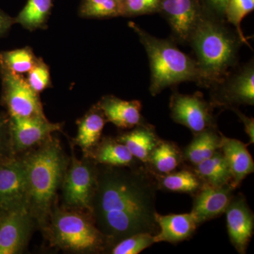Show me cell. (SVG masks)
I'll use <instances>...</instances> for the list:
<instances>
[{
  "label": "cell",
  "mask_w": 254,
  "mask_h": 254,
  "mask_svg": "<svg viewBox=\"0 0 254 254\" xmlns=\"http://www.w3.org/2000/svg\"><path fill=\"white\" fill-rule=\"evenodd\" d=\"M158 184L143 168L98 165L91 215L110 248L136 234H158Z\"/></svg>",
  "instance_id": "obj_1"
},
{
  "label": "cell",
  "mask_w": 254,
  "mask_h": 254,
  "mask_svg": "<svg viewBox=\"0 0 254 254\" xmlns=\"http://www.w3.org/2000/svg\"><path fill=\"white\" fill-rule=\"evenodd\" d=\"M21 155L26 170L28 208L37 229L43 232L57 204L70 158L53 135Z\"/></svg>",
  "instance_id": "obj_2"
},
{
  "label": "cell",
  "mask_w": 254,
  "mask_h": 254,
  "mask_svg": "<svg viewBox=\"0 0 254 254\" xmlns=\"http://www.w3.org/2000/svg\"><path fill=\"white\" fill-rule=\"evenodd\" d=\"M195 55L198 78L202 88H213L238 65L241 46L245 44L227 21L205 16L188 43Z\"/></svg>",
  "instance_id": "obj_3"
},
{
  "label": "cell",
  "mask_w": 254,
  "mask_h": 254,
  "mask_svg": "<svg viewBox=\"0 0 254 254\" xmlns=\"http://www.w3.org/2000/svg\"><path fill=\"white\" fill-rule=\"evenodd\" d=\"M128 26L136 33L148 55L151 95L156 96L182 82L196 83L198 71L194 58L179 49L173 39L157 38L133 21H129Z\"/></svg>",
  "instance_id": "obj_4"
},
{
  "label": "cell",
  "mask_w": 254,
  "mask_h": 254,
  "mask_svg": "<svg viewBox=\"0 0 254 254\" xmlns=\"http://www.w3.org/2000/svg\"><path fill=\"white\" fill-rule=\"evenodd\" d=\"M43 235L51 247L68 253L99 254L108 252L110 248L106 237L97 228L91 213L57 204Z\"/></svg>",
  "instance_id": "obj_5"
},
{
  "label": "cell",
  "mask_w": 254,
  "mask_h": 254,
  "mask_svg": "<svg viewBox=\"0 0 254 254\" xmlns=\"http://www.w3.org/2000/svg\"><path fill=\"white\" fill-rule=\"evenodd\" d=\"M97 175L98 164L89 157L78 159L72 153L60 188V206L91 213Z\"/></svg>",
  "instance_id": "obj_6"
},
{
  "label": "cell",
  "mask_w": 254,
  "mask_h": 254,
  "mask_svg": "<svg viewBox=\"0 0 254 254\" xmlns=\"http://www.w3.org/2000/svg\"><path fill=\"white\" fill-rule=\"evenodd\" d=\"M1 104L10 117L46 118L39 94L33 91L22 74L0 68Z\"/></svg>",
  "instance_id": "obj_7"
},
{
  "label": "cell",
  "mask_w": 254,
  "mask_h": 254,
  "mask_svg": "<svg viewBox=\"0 0 254 254\" xmlns=\"http://www.w3.org/2000/svg\"><path fill=\"white\" fill-rule=\"evenodd\" d=\"M210 98L213 107L226 109L241 105H254V62L237 65L223 81L210 88Z\"/></svg>",
  "instance_id": "obj_8"
},
{
  "label": "cell",
  "mask_w": 254,
  "mask_h": 254,
  "mask_svg": "<svg viewBox=\"0 0 254 254\" xmlns=\"http://www.w3.org/2000/svg\"><path fill=\"white\" fill-rule=\"evenodd\" d=\"M213 108V105L208 103L200 92L188 95L176 91L170 98L172 119L190 128L193 134L216 127Z\"/></svg>",
  "instance_id": "obj_9"
},
{
  "label": "cell",
  "mask_w": 254,
  "mask_h": 254,
  "mask_svg": "<svg viewBox=\"0 0 254 254\" xmlns=\"http://www.w3.org/2000/svg\"><path fill=\"white\" fill-rule=\"evenodd\" d=\"M36 222L27 206L0 212V254H21L27 248Z\"/></svg>",
  "instance_id": "obj_10"
},
{
  "label": "cell",
  "mask_w": 254,
  "mask_h": 254,
  "mask_svg": "<svg viewBox=\"0 0 254 254\" xmlns=\"http://www.w3.org/2000/svg\"><path fill=\"white\" fill-rule=\"evenodd\" d=\"M158 13L168 21L173 41L188 44L190 37L206 16L200 0H162Z\"/></svg>",
  "instance_id": "obj_11"
},
{
  "label": "cell",
  "mask_w": 254,
  "mask_h": 254,
  "mask_svg": "<svg viewBox=\"0 0 254 254\" xmlns=\"http://www.w3.org/2000/svg\"><path fill=\"white\" fill-rule=\"evenodd\" d=\"M27 206L26 170L22 155L0 163V212Z\"/></svg>",
  "instance_id": "obj_12"
},
{
  "label": "cell",
  "mask_w": 254,
  "mask_h": 254,
  "mask_svg": "<svg viewBox=\"0 0 254 254\" xmlns=\"http://www.w3.org/2000/svg\"><path fill=\"white\" fill-rule=\"evenodd\" d=\"M63 123H50L47 118H18L9 116L10 135L15 155H21L34 148L55 132Z\"/></svg>",
  "instance_id": "obj_13"
},
{
  "label": "cell",
  "mask_w": 254,
  "mask_h": 254,
  "mask_svg": "<svg viewBox=\"0 0 254 254\" xmlns=\"http://www.w3.org/2000/svg\"><path fill=\"white\" fill-rule=\"evenodd\" d=\"M227 231L232 245L240 254H245L253 236V213L243 197L232 198L225 211Z\"/></svg>",
  "instance_id": "obj_14"
},
{
  "label": "cell",
  "mask_w": 254,
  "mask_h": 254,
  "mask_svg": "<svg viewBox=\"0 0 254 254\" xmlns=\"http://www.w3.org/2000/svg\"><path fill=\"white\" fill-rule=\"evenodd\" d=\"M235 189L231 184L221 187H213L204 184L195 193L190 212L198 225L225 213L233 198L232 192Z\"/></svg>",
  "instance_id": "obj_15"
},
{
  "label": "cell",
  "mask_w": 254,
  "mask_h": 254,
  "mask_svg": "<svg viewBox=\"0 0 254 254\" xmlns=\"http://www.w3.org/2000/svg\"><path fill=\"white\" fill-rule=\"evenodd\" d=\"M107 122L118 128L131 129L143 123L139 100H124L114 95H105L97 103Z\"/></svg>",
  "instance_id": "obj_16"
},
{
  "label": "cell",
  "mask_w": 254,
  "mask_h": 254,
  "mask_svg": "<svg viewBox=\"0 0 254 254\" xmlns=\"http://www.w3.org/2000/svg\"><path fill=\"white\" fill-rule=\"evenodd\" d=\"M155 220L158 232L154 235L155 243H179L190 238L195 231L198 224L191 213L163 215L158 213Z\"/></svg>",
  "instance_id": "obj_17"
},
{
  "label": "cell",
  "mask_w": 254,
  "mask_h": 254,
  "mask_svg": "<svg viewBox=\"0 0 254 254\" xmlns=\"http://www.w3.org/2000/svg\"><path fill=\"white\" fill-rule=\"evenodd\" d=\"M221 136L220 150L230 168L232 186L236 188L246 177L254 173L253 158L245 143L235 138H227L222 133Z\"/></svg>",
  "instance_id": "obj_18"
},
{
  "label": "cell",
  "mask_w": 254,
  "mask_h": 254,
  "mask_svg": "<svg viewBox=\"0 0 254 254\" xmlns=\"http://www.w3.org/2000/svg\"><path fill=\"white\" fill-rule=\"evenodd\" d=\"M106 123L104 114L97 104L78 120L77 135L73 139V145L81 148L83 156L89 154L101 139Z\"/></svg>",
  "instance_id": "obj_19"
},
{
  "label": "cell",
  "mask_w": 254,
  "mask_h": 254,
  "mask_svg": "<svg viewBox=\"0 0 254 254\" xmlns=\"http://www.w3.org/2000/svg\"><path fill=\"white\" fill-rule=\"evenodd\" d=\"M86 157H89L98 165L108 166L131 167L136 165L138 161L126 145L111 137L101 138Z\"/></svg>",
  "instance_id": "obj_20"
},
{
  "label": "cell",
  "mask_w": 254,
  "mask_h": 254,
  "mask_svg": "<svg viewBox=\"0 0 254 254\" xmlns=\"http://www.w3.org/2000/svg\"><path fill=\"white\" fill-rule=\"evenodd\" d=\"M116 138L126 145L138 161L143 163H148L152 150L160 140L153 127L144 123L135 127L131 131L121 133Z\"/></svg>",
  "instance_id": "obj_21"
},
{
  "label": "cell",
  "mask_w": 254,
  "mask_h": 254,
  "mask_svg": "<svg viewBox=\"0 0 254 254\" xmlns=\"http://www.w3.org/2000/svg\"><path fill=\"white\" fill-rule=\"evenodd\" d=\"M221 144V133H218L216 127H210L194 134L193 139L185 148L183 158L195 166L210 158L220 149Z\"/></svg>",
  "instance_id": "obj_22"
},
{
  "label": "cell",
  "mask_w": 254,
  "mask_h": 254,
  "mask_svg": "<svg viewBox=\"0 0 254 254\" xmlns=\"http://www.w3.org/2000/svg\"><path fill=\"white\" fill-rule=\"evenodd\" d=\"M194 167L195 173L206 185L213 187L232 185V177L230 168L220 149L215 152L210 158Z\"/></svg>",
  "instance_id": "obj_23"
},
{
  "label": "cell",
  "mask_w": 254,
  "mask_h": 254,
  "mask_svg": "<svg viewBox=\"0 0 254 254\" xmlns=\"http://www.w3.org/2000/svg\"><path fill=\"white\" fill-rule=\"evenodd\" d=\"M183 153L173 142L159 140L150 153L148 163L160 175L173 173L180 165Z\"/></svg>",
  "instance_id": "obj_24"
},
{
  "label": "cell",
  "mask_w": 254,
  "mask_h": 254,
  "mask_svg": "<svg viewBox=\"0 0 254 254\" xmlns=\"http://www.w3.org/2000/svg\"><path fill=\"white\" fill-rule=\"evenodd\" d=\"M53 6V0H28L14 18L15 23L29 31L46 28Z\"/></svg>",
  "instance_id": "obj_25"
},
{
  "label": "cell",
  "mask_w": 254,
  "mask_h": 254,
  "mask_svg": "<svg viewBox=\"0 0 254 254\" xmlns=\"http://www.w3.org/2000/svg\"><path fill=\"white\" fill-rule=\"evenodd\" d=\"M204 185L197 174L190 170L170 173L160 176L158 187L163 190L180 193H196Z\"/></svg>",
  "instance_id": "obj_26"
},
{
  "label": "cell",
  "mask_w": 254,
  "mask_h": 254,
  "mask_svg": "<svg viewBox=\"0 0 254 254\" xmlns=\"http://www.w3.org/2000/svg\"><path fill=\"white\" fill-rule=\"evenodd\" d=\"M38 58L29 47L0 53V68L16 73H28Z\"/></svg>",
  "instance_id": "obj_27"
},
{
  "label": "cell",
  "mask_w": 254,
  "mask_h": 254,
  "mask_svg": "<svg viewBox=\"0 0 254 254\" xmlns=\"http://www.w3.org/2000/svg\"><path fill=\"white\" fill-rule=\"evenodd\" d=\"M79 15L91 18L123 16V6L118 0H82Z\"/></svg>",
  "instance_id": "obj_28"
},
{
  "label": "cell",
  "mask_w": 254,
  "mask_h": 254,
  "mask_svg": "<svg viewBox=\"0 0 254 254\" xmlns=\"http://www.w3.org/2000/svg\"><path fill=\"white\" fill-rule=\"evenodd\" d=\"M254 9V0H228L225 9V21L236 30L244 43L250 47L242 31V21Z\"/></svg>",
  "instance_id": "obj_29"
},
{
  "label": "cell",
  "mask_w": 254,
  "mask_h": 254,
  "mask_svg": "<svg viewBox=\"0 0 254 254\" xmlns=\"http://www.w3.org/2000/svg\"><path fill=\"white\" fill-rule=\"evenodd\" d=\"M155 244L154 235L139 233L127 237L113 245L108 253L111 254H138Z\"/></svg>",
  "instance_id": "obj_30"
},
{
  "label": "cell",
  "mask_w": 254,
  "mask_h": 254,
  "mask_svg": "<svg viewBox=\"0 0 254 254\" xmlns=\"http://www.w3.org/2000/svg\"><path fill=\"white\" fill-rule=\"evenodd\" d=\"M27 73L26 81L38 94L52 86L50 68L41 58H38L36 64Z\"/></svg>",
  "instance_id": "obj_31"
},
{
  "label": "cell",
  "mask_w": 254,
  "mask_h": 254,
  "mask_svg": "<svg viewBox=\"0 0 254 254\" xmlns=\"http://www.w3.org/2000/svg\"><path fill=\"white\" fill-rule=\"evenodd\" d=\"M162 0H128L123 5V16H141L158 13Z\"/></svg>",
  "instance_id": "obj_32"
},
{
  "label": "cell",
  "mask_w": 254,
  "mask_h": 254,
  "mask_svg": "<svg viewBox=\"0 0 254 254\" xmlns=\"http://www.w3.org/2000/svg\"><path fill=\"white\" fill-rule=\"evenodd\" d=\"M9 128V115L0 113V163L14 155Z\"/></svg>",
  "instance_id": "obj_33"
},
{
  "label": "cell",
  "mask_w": 254,
  "mask_h": 254,
  "mask_svg": "<svg viewBox=\"0 0 254 254\" xmlns=\"http://www.w3.org/2000/svg\"><path fill=\"white\" fill-rule=\"evenodd\" d=\"M205 14L210 17L225 21V9L228 0H200Z\"/></svg>",
  "instance_id": "obj_34"
},
{
  "label": "cell",
  "mask_w": 254,
  "mask_h": 254,
  "mask_svg": "<svg viewBox=\"0 0 254 254\" xmlns=\"http://www.w3.org/2000/svg\"><path fill=\"white\" fill-rule=\"evenodd\" d=\"M234 113L237 114V116L239 117L242 123H243L245 126L246 133H247L249 137H250V143H254V120L253 118H249L246 116L245 114L240 112L237 108H231L230 109Z\"/></svg>",
  "instance_id": "obj_35"
},
{
  "label": "cell",
  "mask_w": 254,
  "mask_h": 254,
  "mask_svg": "<svg viewBox=\"0 0 254 254\" xmlns=\"http://www.w3.org/2000/svg\"><path fill=\"white\" fill-rule=\"evenodd\" d=\"M14 24V18L11 17L4 11L0 9V38L6 36Z\"/></svg>",
  "instance_id": "obj_36"
},
{
  "label": "cell",
  "mask_w": 254,
  "mask_h": 254,
  "mask_svg": "<svg viewBox=\"0 0 254 254\" xmlns=\"http://www.w3.org/2000/svg\"><path fill=\"white\" fill-rule=\"evenodd\" d=\"M118 1H120V2L121 3V4H123V5L125 4L127 1H128V0H118Z\"/></svg>",
  "instance_id": "obj_37"
}]
</instances>
